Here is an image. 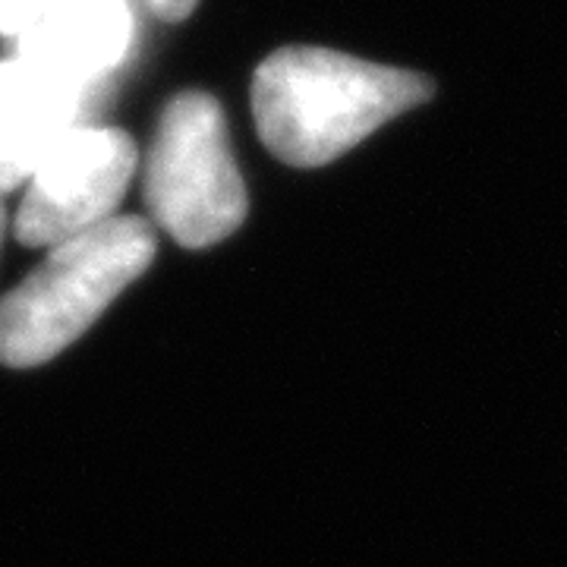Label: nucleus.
Masks as SVG:
<instances>
[{"label":"nucleus","mask_w":567,"mask_h":567,"mask_svg":"<svg viewBox=\"0 0 567 567\" xmlns=\"http://www.w3.org/2000/svg\"><path fill=\"white\" fill-rule=\"evenodd\" d=\"M136 142L114 126H70L25 181L13 234L32 249L70 240L114 218L136 174Z\"/></svg>","instance_id":"nucleus-4"},{"label":"nucleus","mask_w":567,"mask_h":567,"mask_svg":"<svg viewBox=\"0 0 567 567\" xmlns=\"http://www.w3.org/2000/svg\"><path fill=\"white\" fill-rule=\"evenodd\" d=\"M155 246V227L136 215H114L48 246L0 300V363L32 369L54 360L152 265Z\"/></svg>","instance_id":"nucleus-2"},{"label":"nucleus","mask_w":567,"mask_h":567,"mask_svg":"<svg viewBox=\"0 0 567 567\" xmlns=\"http://www.w3.org/2000/svg\"><path fill=\"white\" fill-rule=\"evenodd\" d=\"M89 85L29 61H0V196L29 181L44 148L70 130Z\"/></svg>","instance_id":"nucleus-6"},{"label":"nucleus","mask_w":567,"mask_h":567,"mask_svg":"<svg viewBox=\"0 0 567 567\" xmlns=\"http://www.w3.org/2000/svg\"><path fill=\"white\" fill-rule=\"evenodd\" d=\"M432 95V80L413 70L331 48H281L256 70L252 114L278 162L322 167Z\"/></svg>","instance_id":"nucleus-1"},{"label":"nucleus","mask_w":567,"mask_h":567,"mask_svg":"<svg viewBox=\"0 0 567 567\" xmlns=\"http://www.w3.org/2000/svg\"><path fill=\"white\" fill-rule=\"evenodd\" d=\"M58 0H0V35H20L29 22H35Z\"/></svg>","instance_id":"nucleus-7"},{"label":"nucleus","mask_w":567,"mask_h":567,"mask_svg":"<svg viewBox=\"0 0 567 567\" xmlns=\"http://www.w3.org/2000/svg\"><path fill=\"white\" fill-rule=\"evenodd\" d=\"M3 234H7V208H3V196H0V244H3Z\"/></svg>","instance_id":"nucleus-9"},{"label":"nucleus","mask_w":567,"mask_h":567,"mask_svg":"<svg viewBox=\"0 0 567 567\" xmlns=\"http://www.w3.org/2000/svg\"><path fill=\"white\" fill-rule=\"evenodd\" d=\"M133 35L126 0H58L17 35L20 61L92 85L123 61Z\"/></svg>","instance_id":"nucleus-5"},{"label":"nucleus","mask_w":567,"mask_h":567,"mask_svg":"<svg viewBox=\"0 0 567 567\" xmlns=\"http://www.w3.org/2000/svg\"><path fill=\"white\" fill-rule=\"evenodd\" d=\"M142 181L152 221L186 249L221 244L246 218L249 199L221 104L205 92L167 102Z\"/></svg>","instance_id":"nucleus-3"},{"label":"nucleus","mask_w":567,"mask_h":567,"mask_svg":"<svg viewBox=\"0 0 567 567\" xmlns=\"http://www.w3.org/2000/svg\"><path fill=\"white\" fill-rule=\"evenodd\" d=\"M196 3H199V0H148L152 13L164 22L186 20V17L196 10Z\"/></svg>","instance_id":"nucleus-8"}]
</instances>
